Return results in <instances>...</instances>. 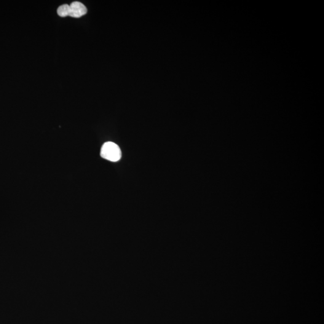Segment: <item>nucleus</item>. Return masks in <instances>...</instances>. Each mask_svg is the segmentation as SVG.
Here are the masks:
<instances>
[{
	"instance_id": "nucleus-1",
	"label": "nucleus",
	"mask_w": 324,
	"mask_h": 324,
	"mask_svg": "<svg viewBox=\"0 0 324 324\" xmlns=\"http://www.w3.org/2000/svg\"><path fill=\"white\" fill-rule=\"evenodd\" d=\"M100 156L111 162L119 161L122 157V151L119 146L112 142H107L101 149Z\"/></svg>"
},
{
	"instance_id": "nucleus-2",
	"label": "nucleus",
	"mask_w": 324,
	"mask_h": 324,
	"mask_svg": "<svg viewBox=\"0 0 324 324\" xmlns=\"http://www.w3.org/2000/svg\"><path fill=\"white\" fill-rule=\"evenodd\" d=\"M70 17L78 18L86 14L87 9L86 7L82 2L75 1L70 5Z\"/></svg>"
},
{
	"instance_id": "nucleus-3",
	"label": "nucleus",
	"mask_w": 324,
	"mask_h": 324,
	"mask_svg": "<svg viewBox=\"0 0 324 324\" xmlns=\"http://www.w3.org/2000/svg\"><path fill=\"white\" fill-rule=\"evenodd\" d=\"M71 13V9H70V6L68 4H63L58 7L57 10V13L61 17H66L70 15Z\"/></svg>"
}]
</instances>
